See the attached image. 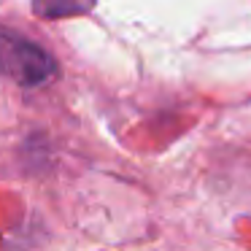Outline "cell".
Segmentation results:
<instances>
[{
	"label": "cell",
	"instance_id": "cell-1",
	"mask_svg": "<svg viewBox=\"0 0 251 251\" xmlns=\"http://www.w3.org/2000/svg\"><path fill=\"white\" fill-rule=\"evenodd\" d=\"M0 76L19 87H41L60 76V65L44 46L0 25Z\"/></svg>",
	"mask_w": 251,
	"mask_h": 251
},
{
	"label": "cell",
	"instance_id": "cell-2",
	"mask_svg": "<svg viewBox=\"0 0 251 251\" xmlns=\"http://www.w3.org/2000/svg\"><path fill=\"white\" fill-rule=\"evenodd\" d=\"M95 3L98 0H33V11L44 19H65L92 11Z\"/></svg>",
	"mask_w": 251,
	"mask_h": 251
}]
</instances>
